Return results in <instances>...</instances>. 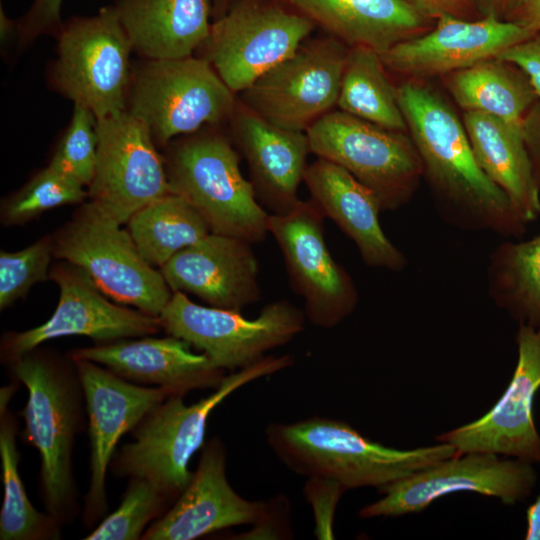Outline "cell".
I'll return each instance as SVG.
<instances>
[{"mask_svg": "<svg viewBox=\"0 0 540 540\" xmlns=\"http://www.w3.org/2000/svg\"><path fill=\"white\" fill-rule=\"evenodd\" d=\"M486 285L494 304L518 324L540 326V234L501 242L489 256Z\"/></svg>", "mask_w": 540, "mask_h": 540, "instance_id": "obj_29", "label": "cell"}, {"mask_svg": "<svg viewBox=\"0 0 540 540\" xmlns=\"http://www.w3.org/2000/svg\"><path fill=\"white\" fill-rule=\"evenodd\" d=\"M127 230L143 258L159 269L211 233L199 211L173 192L137 210L127 221Z\"/></svg>", "mask_w": 540, "mask_h": 540, "instance_id": "obj_30", "label": "cell"}, {"mask_svg": "<svg viewBox=\"0 0 540 540\" xmlns=\"http://www.w3.org/2000/svg\"><path fill=\"white\" fill-rule=\"evenodd\" d=\"M346 489L338 482L318 477L308 478L305 496L311 504L315 518V535L318 539H333V519L338 501Z\"/></svg>", "mask_w": 540, "mask_h": 540, "instance_id": "obj_37", "label": "cell"}, {"mask_svg": "<svg viewBox=\"0 0 540 540\" xmlns=\"http://www.w3.org/2000/svg\"><path fill=\"white\" fill-rule=\"evenodd\" d=\"M238 98L202 57L143 59L132 64L126 111L156 144L229 123Z\"/></svg>", "mask_w": 540, "mask_h": 540, "instance_id": "obj_6", "label": "cell"}, {"mask_svg": "<svg viewBox=\"0 0 540 540\" xmlns=\"http://www.w3.org/2000/svg\"><path fill=\"white\" fill-rule=\"evenodd\" d=\"M306 135L310 152L341 166L370 189L382 211L407 204L423 178L420 156L406 132L332 110Z\"/></svg>", "mask_w": 540, "mask_h": 540, "instance_id": "obj_9", "label": "cell"}, {"mask_svg": "<svg viewBox=\"0 0 540 540\" xmlns=\"http://www.w3.org/2000/svg\"><path fill=\"white\" fill-rule=\"evenodd\" d=\"M314 27L278 3L242 0L211 24L201 57L239 94L290 56Z\"/></svg>", "mask_w": 540, "mask_h": 540, "instance_id": "obj_11", "label": "cell"}, {"mask_svg": "<svg viewBox=\"0 0 540 540\" xmlns=\"http://www.w3.org/2000/svg\"><path fill=\"white\" fill-rule=\"evenodd\" d=\"M86 197L84 186L47 166L4 201L2 221L22 224L50 209L81 203Z\"/></svg>", "mask_w": 540, "mask_h": 540, "instance_id": "obj_33", "label": "cell"}, {"mask_svg": "<svg viewBox=\"0 0 540 540\" xmlns=\"http://www.w3.org/2000/svg\"><path fill=\"white\" fill-rule=\"evenodd\" d=\"M18 37L17 23H13L1 12V44L7 45V42L13 37Z\"/></svg>", "mask_w": 540, "mask_h": 540, "instance_id": "obj_45", "label": "cell"}, {"mask_svg": "<svg viewBox=\"0 0 540 540\" xmlns=\"http://www.w3.org/2000/svg\"><path fill=\"white\" fill-rule=\"evenodd\" d=\"M273 507L274 503L249 501L231 487L225 447L219 438H213L204 445L186 488L141 539L192 540L233 526H258Z\"/></svg>", "mask_w": 540, "mask_h": 540, "instance_id": "obj_19", "label": "cell"}, {"mask_svg": "<svg viewBox=\"0 0 540 540\" xmlns=\"http://www.w3.org/2000/svg\"><path fill=\"white\" fill-rule=\"evenodd\" d=\"M518 359L509 385L496 404L479 419L445 432L438 442L462 453L487 452L540 463V435L533 403L540 388V326L519 324Z\"/></svg>", "mask_w": 540, "mask_h": 540, "instance_id": "obj_18", "label": "cell"}, {"mask_svg": "<svg viewBox=\"0 0 540 540\" xmlns=\"http://www.w3.org/2000/svg\"><path fill=\"white\" fill-rule=\"evenodd\" d=\"M337 107L386 129L407 133L397 88L391 84L380 54L370 48H349Z\"/></svg>", "mask_w": 540, "mask_h": 540, "instance_id": "obj_32", "label": "cell"}, {"mask_svg": "<svg viewBox=\"0 0 540 540\" xmlns=\"http://www.w3.org/2000/svg\"><path fill=\"white\" fill-rule=\"evenodd\" d=\"M532 35L517 23L493 15L476 21L444 15L431 30L394 45L380 56L388 71L421 81L495 58Z\"/></svg>", "mask_w": 540, "mask_h": 540, "instance_id": "obj_20", "label": "cell"}, {"mask_svg": "<svg viewBox=\"0 0 540 540\" xmlns=\"http://www.w3.org/2000/svg\"><path fill=\"white\" fill-rule=\"evenodd\" d=\"M172 292L191 293L208 306L240 311L260 298L252 243L210 233L160 268Z\"/></svg>", "mask_w": 540, "mask_h": 540, "instance_id": "obj_21", "label": "cell"}, {"mask_svg": "<svg viewBox=\"0 0 540 540\" xmlns=\"http://www.w3.org/2000/svg\"><path fill=\"white\" fill-rule=\"evenodd\" d=\"M63 0H34L26 14L18 21V47L25 49L42 35L56 36L63 24Z\"/></svg>", "mask_w": 540, "mask_h": 540, "instance_id": "obj_38", "label": "cell"}, {"mask_svg": "<svg viewBox=\"0 0 540 540\" xmlns=\"http://www.w3.org/2000/svg\"><path fill=\"white\" fill-rule=\"evenodd\" d=\"M49 276L59 288L56 309L43 324L5 338L2 352L10 361L55 338L86 336L109 343L148 336L162 328L159 317L109 302L78 266L63 261L51 268Z\"/></svg>", "mask_w": 540, "mask_h": 540, "instance_id": "obj_16", "label": "cell"}, {"mask_svg": "<svg viewBox=\"0 0 540 540\" xmlns=\"http://www.w3.org/2000/svg\"><path fill=\"white\" fill-rule=\"evenodd\" d=\"M228 0H214L215 6L220 10L222 9Z\"/></svg>", "mask_w": 540, "mask_h": 540, "instance_id": "obj_46", "label": "cell"}, {"mask_svg": "<svg viewBox=\"0 0 540 540\" xmlns=\"http://www.w3.org/2000/svg\"><path fill=\"white\" fill-rule=\"evenodd\" d=\"M162 328L205 353L221 370H239L266 357L304 330L306 316L288 300L264 306L254 319L240 311L202 306L185 293L173 295L159 316Z\"/></svg>", "mask_w": 540, "mask_h": 540, "instance_id": "obj_10", "label": "cell"}, {"mask_svg": "<svg viewBox=\"0 0 540 540\" xmlns=\"http://www.w3.org/2000/svg\"><path fill=\"white\" fill-rule=\"evenodd\" d=\"M349 48L332 36L306 39L239 100L278 127L306 132L337 106Z\"/></svg>", "mask_w": 540, "mask_h": 540, "instance_id": "obj_12", "label": "cell"}, {"mask_svg": "<svg viewBox=\"0 0 540 540\" xmlns=\"http://www.w3.org/2000/svg\"><path fill=\"white\" fill-rule=\"evenodd\" d=\"M324 218L312 199L300 200L287 214H270L268 232L280 248L292 290L304 300L306 319L330 329L351 315L359 293L327 247Z\"/></svg>", "mask_w": 540, "mask_h": 540, "instance_id": "obj_13", "label": "cell"}, {"mask_svg": "<svg viewBox=\"0 0 540 540\" xmlns=\"http://www.w3.org/2000/svg\"><path fill=\"white\" fill-rule=\"evenodd\" d=\"M446 76L451 96L465 111L487 114L522 130L538 99L524 74L496 57Z\"/></svg>", "mask_w": 540, "mask_h": 540, "instance_id": "obj_28", "label": "cell"}, {"mask_svg": "<svg viewBox=\"0 0 540 540\" xmlns=\"http://www.w3.org/2000/svg\"><path fill=\"white\" fill-rule=\"evenodd\" d=\"M290 355L266 356L257 363L225 376L213 393L186 405L182 394H174L156 405L131 431L133 441L112 459L115 475L150 481L170 501L188 485L189 463L204 446L209 415L242 386L290 367Z\"/></svg>", "mask_w": 540, "mask_h": 540, "instance_id": "obj_3", "label": "cell"}, {"mask_svg": "<svg viewBox=\"0 0 540 540\" xmlns=\"http://www.w3.org/2000/svg\"><path fill=\"white\" fill-rule=\"evenodd\" d=\"M525 144L540 189V103L534 105L525 118L523 126Z\"/></svg>", "mask_w": 540, "mask_h": 540, "instance_id": "obj_40", "label": "cell"}, {"mask_svg": "<svg viewBox=\"0 0 540 540\" xmlns=\"http://www.w3.org/2000/svg\"><path fill=\"white\" fill-rule=\"evenodd\" d=\"M97 162L88 197L120 222L171 193L164 158L148 127L127 111L99 118Z\"/></svg>", "mask_w": 540, "mask_h": 540, "instance_id": "obj_15", "label": "cell"}, {"mask_svg": "<svg viewBox=\"0 0 540 540\" xmlns=\"http://www.w3.org/2000/svg\"><path fill=\"white\" fill-rule=\"evenodd\" d=\"M175 336L121 339L75 350L72 358L97 363L121 378L140 385L167 387L185 395L193 389L216 388L224 370L205 353L197 354Z\"/></svg>", "mask_w": 540, "mask_h": 540, "instance_id": "obj_23", "label": "cell"}, {"mask_svg": "<svg viewBox=\"0 0 540 540\" xmlns=\"http://www.w3.org/2000/svg\"><path fill=\"white\" fill-rule=\"evenodd\" d=\"M171 191L190 202L212 233L252 244L268 232V212L240 170V153L220 127L174 139L164 157Z\"/></svg>", "mask_w": 540, "mask_h": 540, "instance_id": "obj_5", "label": "cell"}, {"mask_svg": "<svg viewBox=\"0 0 540 540\" xmlns=\"http://www.w3.org/2000/svg\"><path fill=\"white\" fill-rule=\"evenodd\" d=\"M475 1L486 15H493L500 18L505 12H513L520 0H472ZM485 15V16H486Z\"/></svg>", "mask_w": 540, "mask_h": 540, "instance_id": "obj_44", "label": "cell"}, {"mask_svg": "<svg viewBox=\"0 0 540 540\" xmlns=\"http://www.w3.org/2000/svg\"><path fill=\"white\" fill-rule=\"evenodd\" d=\"M52 256L53 238L48 237L16 252L1 251V310L25 296L34 284L48 278Z\"/></svg>", "mask_w": 540, "mask_h": 540, "instance_id": "obj_36", "label": "cell"}, {"mask_svg": "<svg viewBox=\"0 0 540 540\" xmlns=\"http://www.w3.org/2000/svg\"><path fill=\"white\" fill-rule=\"evenodd\" d=\"M397 97L439 216L464 231L521 237L527 223L479 166L448 102L417 80L397 87Z\"/></svg>", "mask_w": 540, "mask_h": 540, "instance_id": "obj_1", "label": "cell"}, {"mask_svg": "<svg viewBox=\"0 0 540 540\" xmlns=\"http://www.w3.org/2000/svg\"><path fill=\"white\" fill-rule=\"evenodd\" d=\"M266 441L293 473L338 482L346 490L379 491L444 459L460 454L444 442L401 450L364 437L344 421L314 416L292 423H270Z\"/></svg>", "mask_w": 540, "mask_h": 540, "instance_id": "obj_2", "label": "cell"}, {"mask_svg": "<svg viewBox=\"0 0 540 540\" xmlns=\"http://www.w3.org/2000/svg\"><path fill=\"white\" fill-rule=\"evenodd\" d=\"M304 183L310 199L354 242L366 265L395 272L407 266L406 256L380 225L378 198L348 171L317 158L308 165Z\"/></svg>", "mask_w": 540, "mask_h": 540, "instance_id": "obj_24", "label": "cell"}, {"mask_svg": "<svg viewBox=\"0 0 540 540\" xmlns=\"http://www.w3.org/2000/svg\"><path fill=\"white\" fill-rule=\"evenodd\" d=\"M513 13V22L533 34L540 31V0H520Z\"/></svg>", "mask_w": 540, "mask_h": 540, "instance_id": "obj_42", "label": "cell"}, {"mask_svg": "<svg viewBox=\"0 0 540 540\" xmlns=\"http://www.w3.org/2000/svg\"><path fill=\"white\" fill-rule=\"evenodd\" d=\"M348 47L379 54L420 36L428 17L408 0H282Z\"/></svg>", "mask_w": 540, "mask_h": 540, "instance_id": "obj_25", "label": "cell"}, {"mask_svg": "<svg viewBox=\"0 0 540 540\" xmlns=\"http://www.w3.org/2000/svg\"><path fill=\"white\" fill-rule=\"evenodd\" d=\"M56 38L52 89L97 119L126 111L133 50L113 5L63 22Z\"/></svg>", "mask_w": 540, "mask_h": 540, "instance_id": "obj_7", "label": "cell"}, {"mask_svg": "<svg viewBox=\"0 0 540 540\" xmlns=\"http://www.w3.org/2000/svg\"><path fill=\"white\" fill-rule=\"evenodd\" d=\"M428 17L444 15L459 17L467 3L472 0H408Z\"/></svg>", "mask_w": 540, "mask_h": 540, "instance_id": "obj_41", "label": "cell"}, {"mask_svg": "<svg viewBox=\"0 0 540 540\" xmlns=\"http://www.w3.org/2000/svg\"><path fill=\"white\" fill-rule=\"evenodd\" d=\"M463 123L475 158L528 224L540 216V189L521 128L465 111Z\"/></svg>", "mask_w": 540, "mask_h": 540, "instance_id": "obj_27", "label": "cell"}, {"mask_svg": "<svg viewBox=\"0 0 540 540\" xmlns=\"http://www.w3.org/2000/svg\"><path fill=\"white\" fill-rule=\"evenodd\" d=\"M527 529L525 539L540 540V495L526 511Z\"/></svg>", "mask_w": 540, "mask_h": 540, "instance_id": "obj_43", "label": "cell"}, {"mask_svg": "<svg viewBox=\"0 0 540 540\" xmlns=\"http://www.w3.org/2000/svg\"><path fill=\"white\" fill-rule=\"evenodd\" d=\"M113 7L143 59L193 56L210 34L208 0H116Z\"/></svg>", "mask_w": 540, "mask_h": 540, "instance_id": "obj_26", "label": "cell"}, {"mask_svg": "<svg viewBox=\"0 0 540 540\" xmlns=\"http://www.w3.org/2000/svg\"><path fill=\"white\" fill-rule=\"evenodd\" d=\"M536 480L532 464L517 458L487 452L457 454L381 489L383 497L364 506L359 516L419 513L456 492H475L514 505L530 495Z\"/></svg>", "mask_w": 540, "mask_h": 540, "instance_id": "obj_14", "label": "cell"}, {"mask_svg": "<svg viewBox=\"0 0 540 540\" xmlns=\"http://www.w3.org/2000/svg\"><path fill=\"white\" fill-rule=\"evenodd\" d=\"M230 137L250 171L256 197L271 214L284 215L299 203L310 152L306 132L278 127L239 98L228 123Z\"/></svg>", "mask_w": 540, "mask_h": 540, "instance_id": "obj_22", "label": "cell"}, {"mask_svg": "<svg viewBox=\"0 0 540 540\" xmlns=\"http://www.w3.org/2000/svg\"><path fill=\"white\" fill-rule=\"evenodd\" d=\"M10 363L13 377L28 391L21 412L23 432L40 454L47 513L60 524L67 523L76 511L72 450L85 402L76 366L71 369L37 348Z\"/></svg>", "mask_w": 540, "mask_h": 540, "instance_id": "obj_4", "label": "cell"}, {"mask_svg": "<svg viewBox=\"0 0 540 540\" xmlns=\"http://www.w3.org/2000/svg\"><path fill=\"white\" fill-rule=\"evenodd\" d=\"M14 385L0 393V458L4 497L0 511L1 540H43L60 538V523L50 514L39 512L29 501L18 465L17 422L8 409Z\"/></svg>", "mask_w": 540, "mask_h": 540, "instance_id": "obj_31", "label": "cell"}, {"mask_svg": "<svg viewBox=\"0 0 540 540\" xmlns=\"http://www.w3.org/2000/svg\"><path fill=\"white\" fill-rule=\"evenodd\" d=\"M496 58L518 68L540 99V31L506 48Z\"/></svg>", "mask_w": 540, "mask_h": 540, "instance_id": "obj_39", "label": "cell"}, {"mask_svg": "<svg viewBox=\"0 0 540 540\" xmlns=\"http://www.w3.org/2000/svg\"><path fill=\"white\" fill-rule=\"evenodd\" d=\"M72 360L81 381L89 420L90 484L83 517L86 522L94 523L107 511L106 473L119 440L156 405L178 393L167 387H147L127 381L89 360Z\"/></svg>", "mask_w": 540, "mask_h": 540, "instance_id": "obj_17", "label": "cell"}, {"mask_svg": "<svg viewBox=\"0 0 540 540\" xmlns=\"http://www.w3.org/2000/svg\"><path fill=\"white\" fill-rule=\"evenodd\" d=\"M130 480L118 508L103 519L85 540L141 539L148 523L165 513V504L169 500L155 485L143 478Z\"/></svg>", "mask_w": 540, "mask_h": 540, "instance_id": "obj_34", "label": "cell"}, {"mask_svg": "<svg viewBox=\"0 0 540 540\" xmlns=\"http://www.w3.org/2000/svg\"><path fill=\"white\" fill-rule=\"evenodd\" d=\"M97 118L83 105L74 104L70 122L48 164L82 186L93 181L97 162Z\"/></svg>", "mask_w": 540, "mask_h": 540, "instance_id": "obj_35", "label": "cell"}, {"mask_svg": "<svg viewBox=\"0 0 540 540\" xmlns=\"http://www.w3.org/2000/svg\"><path fill=\"white\" fill-rule=\"evenodd\" d=\"M122 225L89 201L53 239V256L86 271L112 299L159 317L173 292Z\"/></svg>", "mask_w": 540, "mask_h": 540, "instance_id": "obj_8", "label": "cell"}]
</instances>
